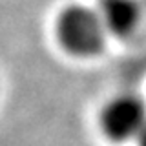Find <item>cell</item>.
<instances>
[{
  "label": "cell",
  "mask_w": 146,
  "mask_h": 146,
  "mask_svg": "<svg viewBox=\"0 0 146 146\" xmlns=\"http://www.w3.org/2000/svg\"><path fill=\"white\" fill-rule=\"evenodd\" d=\"M141 146H146V130L141 133Z\"/></svg>",
  "instance_id": "obj_4"
},
{
  "label": "cell",
  "mask_w": 146,
  "mask_h": 146,
  "mask_svg": "<svg viewBox=\"0 0 146 146\" xmlns=\"http://www.w3.org/2000/svg\"><path fill=\"white\" fill-rule=\"evenodd\" d=\"M100 126L113 141L141 137L146 130V104L135 95H121L104 106Z\"/></svg>",
  "instance_id": "obj_2"
},
{
  "label": "cell",
  "mask_w": 146,
  "mask_h": 146,
  "mask_svg": "<svg viewBox=\"0 0 146 146\" xmlns=\"http://www.w3.org/2000/svg\"><path fill=\"white\" fill-rule=\"evenodd\" d=\"M99 17L106 31L126 36L139 20V6L135 0H99Z\"/></svg>",
  "instance_id": "obj_3"
},
{
  "label": "cell",
  "mask_w": 146,
  "mask_h": 146,
  "mask_svg": "<svg viewBox=\"0 0 146 146\" xmlns=\"http://www.w3.org/2000/svg\"><path fill=\"white\" fill-rule=\"evenodd\" d=\"M57 36L70 53L91 57L102 49L106 27L97 11L77 4L60 13L57 20Z\"/></svg>",
  "instance_id": "obj_1"
}]
</instances>
